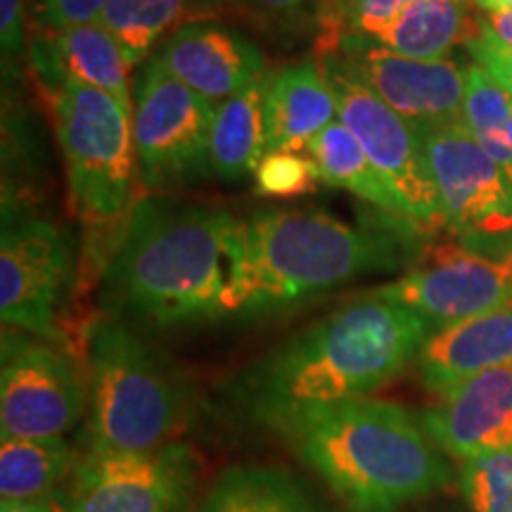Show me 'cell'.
Returning a JSON list of instances; mask_svg holds the SVG:
<instances>
[{"mask_svg":"<svg viewBox=\"0 0 512 512\" xmlns=\"http://www.w3.org/2000/svg\"><path fill=\"white\" fill-rule=\"evenodd\" d=\"M166 72L211 102H226L266 76V57L238 29L190 22L171 34L155 55Z\"/></svg>","mask_w":512,"mask_h":512,"instance_id":"cell-16","label":"cell"},{"mask_svg":"<svg viewBox=\"0 0 512 512\" xmlns=\"http://www.w3.org/2000/svg\"><path fill=\"white\" fill-rule=\"evenodd\" d=\"M81 458L64 437L19 439L0 437V498L3 501H34L55 494Z\"/></svg>","mask_w":512,"mask_h":512,"instance_id":"cell-24","label":"cell"},{"mask_svg":"<svg viewBox=\"0 0 512 512\" xmlns=\"http://www.w3.org/2000/svg\"><path fill=\"white\" fill-rule=\"evenodd\" d=\"M91 448L95 453H155L176 444L188 396L169 361L117 320L91 332Z\"/></svg>","mask_w":512,"mask_h":512,"instance_id":"cell-5","label":"cell"},{"mask_svg":"<svg viewBox=\"0 0 512 512\" xmlns=\"http://www.w3.org/2000/svg\"><path fill=\"white\" fill-rule=\"evenodd\" d=\"M197 460L181 441L155 453L88 451L67 494L69 512H185Z\"/></svg>","mask_w":512,"mask_h":512,"instance_id":"cell-13","label":"cell"},{"mask_svg":"<svg viewBox=\"0 0 512 512\" xmlns=\"http://www.w3.org/2000/svg\"><path fill=\"white\" fill-rule=\"evenodd\" d=\"M467 3L477 5L482 12H503L512 10V0H467Z\"/></svg>","mask_w":512,"mask_h":512,"instance_id":"cell-38","label":"cell"},{"mask_svg":"<svg viewBox=\"0 0 512 512\" xmlns=\"http://www.w3.org/2000/svg\"><path fill=\"white\" fill-rule=\"evenodd\" d=\"M460 486L472 512H512V448L467 460Z\"/></svg>","mask_w":512,"mask_h":512,"instance_id":"cell-26","label":"cell"},{"mask_svg":"<svg viewBox=\"0 0 512 512\" xmlns=\"http://www.w3.org/2000/svg\"><path fill=\"white\" fill-rule=\"evenodd\" d=\"M475 64L484 69L512 98V48L498 41L479 24V36L467 46Z\"/></svg>","mask_w":512,"mask_h":512,"instance_id":"cell-32","label":"cell"},{"mask_svg":"<svg viewBox=\"0 0 512 512\" xmlns=\"http://www.w3.org/2000/svg\"><path fill=\"white\" fill-rule=\"evenodd\" d=\"M477 36L479 15H472L467 0H418L373 41L415 60H446Z\"/></svg>","mask_w":512,"mask_h":512,"instance_id":"cell-20","label":"cell"},{"mask_svg":"<svg viewBox=\"0 0 512 512\" xmlns=\"http://www.w3.org/2000/svg\"><path fill=\"white\" fill-rule=\"evenodd\" d=\"M0 46L3 62L15 64L27 50V12L24 0H0Z\"/></svg>","mask_w":512,"mask_h":512,"instance_id":"cell-34","label":"cell"},{"mask_svg":"<svg viewBox=\"0 0 512 512\" xmlns=\"http://www.w3.org/2000/svg\"><path fill=\"white\" fill-rule=\"evenodd\" d=\"M501 133H503V138H505V140H508V143L512 145V119L508 121V124H505V128H503V131H501Z\"/></svg>","mask_w":512,"mask_h":512,"instance_id":"cell-39","label":"cell"},{"mask_svg":"<svg viewBox=\"0 0 512 512\" xmlns=\"http://www.w3.org/2000/svg\"><path fill=\"white\" fill-rule=\"evenodd\" d=\"M434 444L460 463L512 448V363L479 373L439 394L422 415Z\"/></svg>","mask_w":512,"mask_h":512,"instance_id":"cell-15","label":"cell"},{"mask_svg":"<svg viewBox=\"0 0 512 512\" xmlns=\"http://www.w3.org/2000/svg\"><path fill=\"white\" fill-rule=\"evenodd\" d=\"M347 512H399L451 482L425 427L399 403L351 399L275 427Z\"/></svg>","mask_w":512,"mask_h":512,"instance_id":"cell-3","label":"cell"},{"mask_svg":"<svg viewBox=\"0 0 512 512\" xmlns=\"http://www.w3.org/2000/svg\"><path fill=\"white\" fill-rule=\"evenodd\" d=\"M415 3L418 0H351L347 15L349 34L377 38Z\"/></svg>","mask_w":512,"mask_h":512,"instance_id":"cell-31","label":"cell"},{"mask_svg":"<svg viewBox=\"0 0 512 512\" xmlns=\"http://www.w3.org/2000/svg\"><path fill=\"white\" fill-rule=\"evenodd\" d=\"M432 332L415 311L370 292L254 363L238 394L256 422L275 430L304 411L384 387L418 358Z\"/></svg>","mask_w":512,"mask_h":512,"instance_id":"cell-2","label":"cell"},{"mask_svg":"<svg viewBox=\"0 0 512 512\" xmlns=\"http://www.w3.org/2000/svg\"><path fill=\"white\" fill-rule=\"evenodd\" d=\"M110 0H36V17L46 31H67L98 22Z\"/></svg>","mask_w":512,"mask_h":512,"instance_id":"cell-30","label":"cell"},{"mask_svg":"<svg viewBox=\"0 0 512 512\" xmlns=\"http://www.w3.org/2000/svg\"><path fill=\"white\" fill-rule=\"evenodd\" d=\"M36 72L48 88L60 91L64 81L112 93L124 105H131V69L124 50L102 24H83L67 31H53L31 50Z\"/></svg>","mask_w":512,"mask_h":512,"instance_id":"cell-19","label":"cell"},{"mask_svg":"<svg viewBox=\"0 0 512 512\" xmlns=\"http://www.w3.org/2000/svg\"><path fill=\"white\" fill-rule=\"evenodd\" d=\"M422 382L434 394L486 370L512 363V309L467 318L434 330L418 358Z\"/></svg>","mask_w":512,"mask_h":512,"instance_id":"cell-18","label":"cell"},{"mask_svg":"<svg viewBox=\"0 0 512 512\" xmlns=\"http://www.w3.org/2000/svg\"><path fill=\"white\" fill-rule=\"evenodd\" d=\"M74 271L69 235L55 223L3 204L0 313L3 325L41 339L57 337V311Z\"/></svg>","mask_w":512,"mask_h":512,"instance_id":"cell-10","label":"cell"},{"mask_svg":"<svg viewBox=\"0 0 512 512\" xmlns=\"http://www.w3.org/2000/svg\"><path fill=\"white\" fill-rule=\"evenodd\" d=\"M351 0H316V57L335 53L349 34L347 15Z\"/></svg>","mask_w":512,"mask_h":512,"instance_id":"cell-33","label":"cell"},{"mask_svg":"<svg viewBox=\"0 0 512 512\" xmlns=\"http://www.w3.org/2000/svg\"><path fill=\"white\" fill-rule=\"evenodd\" d=\"M190 24L185 0H110L102 10V24L119 43L133 67L143 62L164 36Z\"/></svg>","mask_w":512,"mask_h":512,"instance_id":"cell-25","label":"cell"},{"mask_svg":"<svg viewBox=\"0 0 512 512\" xmlns=\"http://www.w3.org/2000/svg\"><path fill=\"white\" fill-rule=\"evenodd\" d=\"M0 512H69L67 510V496H62L60 491L48 494L43 498H34V501H3Z\"/></svg>","mask_w":512,"mask_h":512,"instance_id":"cell-36","label":"cell"},{"mask_svg":"<svg viewBox=\"0 0 512 512\" xmlns=\"http://www.w3.org/2000/svg\"><path fill=\"white\" fill-rule=\"evenodd\" d=\"M328 55L413 126L463 124L465 72L458 62L415 60L358 34L344 36Z\"/></svg>","mask_w":512,"mask_h":512,"instance_id":"cell-14","label":"cell"},{"mask_svg":"<svg viewBox=\"0 0 512 512\" xmlns=\"http://www.w3.org/2000/svg\"><path fill=\"white\" fill-rule=\"evenodd\" d=\"M373 294L415 311L434 330L512 309V245L489 254L463 240L432 242L408 273Z\"/></svg>","mask_w":512,"mask_h":512,"instance_id":"cell-9","label":"cell"},{"mask_svg":"<svg viewBox=\"0 0 512 512\" xmlns=\"http://www.w3.org/2000/svg\"><path fill=\"white\" fill-rule=\"evenodd\" d=\"M441 209L465 245L512 238V183L463 124L415 126Z\"/></svg>","mask_w":512,"mask_h":512,"instance_id":"cell-11","label":"cell"},{"mask_svg":"<svg viewBox=\"0 0 512 512\" xmlns=\"http://www.w3.org/2000/svg\"><path fill=\"white\" fill-rule=\"evenodd\" d=\"M411 226L354 228L320 209H261L245 221L247 264L240 313H264L392 271L403 261Z\"/></svg>","mask_w":512,"mask_h":512,"instance_id":"cell-4","label":"cell"},{"mask_svg":"<svg viewBox=\"0 0 512 512\" xmlns=\"http://www.w3.org/2000/svg\"><path fill=\"white\" fill-rule=\"evenodd\" d=\"M86 389L74 363L46 342L3 332L0 430L5 437L55 439L74 430Z\"/></svg>","mask_w":512,"mask_h":512,"instance_id":"cell-12","label":"cell"},{"mask_svg":"<svg viewBox=\"0 0 512 512\" xmlns=\"http://www.w3.org/2000/svg\"><path fill=\"white\" fill-rule=\"evenodd\" d=\"M337 119V98L318 60L283 64L266 74V152L306 150Z\"/></svg>","mask_w":512,"mask_h":512,"instance_id":"cell-17","label":"cell"},{"mask_svg":"<svg viewBox=\"0 0 512 512\" xmlns=\"http://www.w3.org/2000/svg\"><path fill=\"white\" fill-rule=\"evenodd\" d=\"M190 22H214L216 17H240L242 0H185Z\"/></svg>","mask_w":512,"mask_h":512,"instance_id":"cell-35","label":"cell"},{"mask_svg":"<svg viewBox=\"0 0 512 512\" xmlns=\"http://www.w3.org/2000/svg\"><path fill=\"white\" fill-rule=\"evenodd\" d=\"M264 88L266 76L216 107L211 124V174L228 181L242 178L266 155Z\"/></svg>","mask_w":512,"mask_h":512,"instance_id":"cell-23","label":"cell"},{"mask_svg":"<svg viewBox=\"0 0 512 512\" xmlns=\"http://www.w3.org/2000/svg\"><path fill=\"white\" fill-rule=\"evenodd\" d=\"M214 102L166 72L155 55L138 79L133 107L138 183L145 190L181 188L211 174Z\"/></svg>","mask_w":512,"mask_h":512,"instance_id":"cell-7","label":"cell"},{"mask_svg":"<svg viewBox=\"0 0 512 512\" xmlns=\"http://www.w3.org/2000/svg\"><path fill=\"white\" fill-rule=\"evenodd\" d=\"M479 24H482L491 36L512 48V10L482 12V15H479Z\"/></svg>","mask_w":512,"mask_h":512,"instance_id":"cell-37","label":"cell"},{"mask_svg":"<svg viewBox=\"0 0 512 512\" xmlns=\"http://www.w3.org/2000/svg\"><path fill=\"white\" fill-rule=\"evenodd\" d=\"M53 112L74 214L88 223L121 219L138 178L133 107L100 88L64 81Z\"/></svg>","mask_w":512,"mask_h":512,"instance_id":"cell-6","label":"cell"},{"mask_svg":"<svg viewBox=\"0 0 512 512\" xmlns=\"http://www.w3.org/2000/svg\"><path fill=\"white\" fill-rule=\"evenodd\" d=\"M256 192L273 200H294L316 190L320 181L311 157L299 152H266L254 169Z\"/></svg>","mask_w":512,"mask_h":512,"instance_id":"cell-28","label":"cell"},{"mask_svg":"<svg viewBox=\"0 0 512 512\" xmlns=\"http://www.w3.org/2000/svg\"><path fill=\"white\" fill-rule=\"evenodd\" d=\"M238 19L268 36H294L306 27L318 29L316 0H242Z\"/></svg>","mask_w":512,"mask_h":512,"instance_id":"cell-29","label":"cell"},{"mask_svg":"<svg viewBox=\"0 0 512 512\" xmlns=\"http://www.w3.org/2000/svg\"><path fill=\"white\" fill-rule=\"evenodd\" d=\"M337 98V121L349 128L384 181L392 185L418 233L448 228L425 150L411 121L384 105L335 57H316Z\"/></svg>","mask_w":512,"mask_h":512,"instance_id":"cell-8","label":"cell"},{"mask_svg":"<svg viewBox=\"0 0 512 512\" xmlns=\"http://www.w3.org/2000/svg\"><path fill=\"white\" fill-rule=\"evenodd\" d=\"M245 221L228 211L147 197L131 209L102 273V304L152 328L238 316Z\"/></svg>","mask_w":512,"mask_h":512,"instance_id":"cell-1","label":"cell"},{"mask_svg":"<svg viewBox=\"0 0 512 512\" xmlns=\"http://www.w3.org/2000/svg\"><path fill=\"white\" fill-rule=\"evenodd\" d=\"M192 512H323V508L285 467L235 465L216 477Z\"/></svg>","mask_w":512,"mask_h":512,"instance_id":"cell-21","label":"cell"},{"mask_svg":"<svg viewBox=\"0 0 512 512\" xmlns=\"http://www.w3.org/2000/svg\"><path fill=\"white\" fill-rule=\"evenodd\" d=\"M512 119V98L479 64L465 69L463 126L472 136L503 131Z\"/></svg>","mask_w":512,"mask_h":512,"instance_id":"cell-27","label":"cell"},{"mask_svg":"<svg viewBox=\"0 0 512 512\" xmlns=\"http://www.w3.org/2000/svg\"><path fill=\"white\" fill-rule=\"evenodd\" d=\"M306 152L316 164L320 181L361 197L363 202L382 209L389 219L413 226L408 221L406 207H403L399 195H396L392 185L384 181L380 171L375 169L366 152H363V147L358 145V140L351 136V131L342 121H335L318 138H313Z\"/></svg>","mask_w":512,"mask_h":512,"instance_id":"cell-22","label":"cell"}]
</instances>
